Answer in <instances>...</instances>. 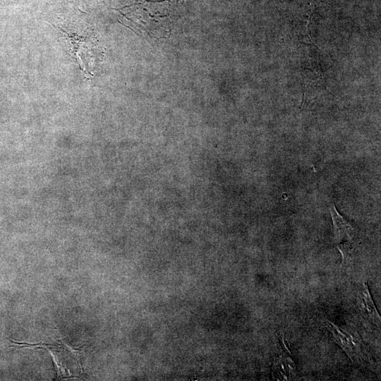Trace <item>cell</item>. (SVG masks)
<instances>
[{"label":"cell","mask_w":381,"mask_h":381,"mask_svg":"<svg viewBox=\"0 0 381 381\" xmlns=\"http://www.w3.org/2000/svg\"><path fill=\"white\" fill-rule=\"evenodd\" d=\"M172 2L169 0H135L116 9L122 23L139 33L155 38H166L172 26Z\"/></svg>","instance_id":"1"},{"label":"cell","mask_w":381,"mask_h":381,"mask_svg":"<svg viewBox=\"0 0 381 381\" xmlns=\"http://www.w3.org/2000/svg\"><path fill=\"white\" fill-rule=\"evenodd\" d=\"M325 326L352 361L361 359L363 355L362 342L357 333L341 329L330 321H326Z\"/></svg>","instance_id":"2"},{"label":"cell","mask_w":381,"mask_h":381,"mask_svg":"<svg viewBox=\"0 0 381 381\" xmlns=\"http://www.w3.org/2000/svg\"><path fill=\"white\" fill-rule=\"evenodd\" d=\"M330 214L337 242L351 243L356 234L354 226L337 212L334 204L330 207Z\"/></svg>","instance_id":"3"},{"label":"cell","mask_w":381,"mask_h":381,"mask_svg":"<svg viewBox=\"0 0 381 381\" xmlns=\"http://www.w3.org/2000/svg\"><path fill=\"white\" fill-rule=\"evenodd\" d=\"M357 304L361 311V314L368 320L378 325L380 321V317L375 308L368 286L364 284L359 291L357 296Z\"/></svg>","instance_id":"4"},{"label":"cell","mask_w":381,"mask_h":381,"mask_svg":"<svg viewBox=\"0 0 381 381\" xmlns=\"http://www.w3.org/2000/svg\"><path fill=\"white\" fill-rule=\"evenodd\" d=\"M287 353V349L286 352L283 351L273 363L272 374L274 380H287L294 376L295 363Z\"/></svg>","instance_id":"5"},{"label":"cell","mask_w":381,"mask_h":381,"mask_svg":"<svg viewBox=\"0 0 381 381\" xmlns=\"http://www.w3.org/2000/svg\"><path fill=\"white\" fill-rule=\"evenodd\" d=\"M47 349L50 353L53 363L55 365L56 370V378L59 380V379H61L64 377H73L70 374L69 370L66 371L65 366L60 361H58V359L54 356V354L52 352V351L49 349L48 348Z\"/></svg>","instance_id":"6"},{"label":"cell","mask_w":381,"mask_h":381,"mask_svg":"<svg viewBox=\"0 0 381 381\" xmlns=\"http://www.w3.org/2000/svg\"><path fill=\"white\" fill-rule=\"evenodd\" d=\"M58 341L61 342V344H63L64 346V347H66V350L75 359V361H77V363H78V364L79 365V368L80 369V372L83 373V365H82V363H81V358H82V354H83V351L82 350L84 348V346H82V347H80L79 349H74L71 346L68 345L66 342L63 341L62 339H59V340H58Z\"/></svg>","instance_id":"7"},{"label":"cell","mask_w":381,"mask_h":381,"mask_svg":"<svg viewBox=\"0 0 381 381\" xmlns=\"http://www.w3.org/2000/svg\"><path fill=\"white\" fill-rule=\"evenodd\" d=\"M9 340L15 346H25V347H27V348H31V347H34V346H35L37 348H46V349H47L48 346L57 348V346H56L54 345L44 344V343H42V342L37 343V344H30V343H26V342H18V341L12 340L11 339H9Z\"/></svg>","instance_id":"8"},{"label":"cell","mask_w":381,"mask_h":381,"mask_svg":"<svg viewBox=\"0 0 381 381\" xmlns=\"http://www.w3.org/2000/svg\"><path fill=\"white\" fill-rule=\"evenodd\" d=\"M169 1L174 4V2L176 3V2H178L179 1H184V0H169Z\"/></svg>","instance_id":"9"}]
</instances>
